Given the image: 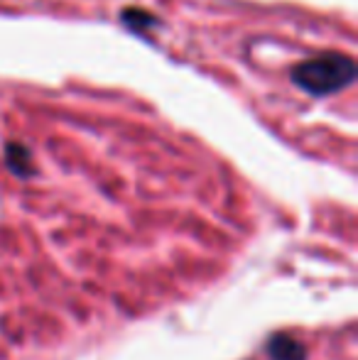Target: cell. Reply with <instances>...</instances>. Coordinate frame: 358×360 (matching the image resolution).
Wrapping results in <instances>:
<instances>
[{
	"label": "cell",
	"instance_id": "obj_4",
	"mask_svg": "<svg viewBox=\"0 0 358 360\" xmlns=\"http://www.w3.org/2000/svg\"><path fill=\"white\" fill-rule=\"evenodd\" d=\"M120 22L128 30H133V32L145 34L158 27L160 20H158V15L148 13V10H143V8H125L123 13H120Z\"/></svg>",
	"mask_w": 358,
	"mask_h": 360
},
{
	"label": "cell",
	"instance_id": "obj_1",
	"mask_svg": "<svg viewBox=\"0 0 358 360\" xmlns=\"http://www.w3.org/2000/svg\"><path fill=\"white\" fill-rule=\"evenodd\" d=\"M290 79L309 96H331L356 81V62L349 54L324 52L295 64Z\"/></svg>",
	"mask_w": 358,
	"mask_h": 360
},
{
	"label": "cell",
	"instance_id": "obj_2",
	"mask_svg": "<svg viewBox=\"0 0 358 360\" xmlns=\"http://www.w3.org/2000/svg\"><path fill=\"white\" fill-rule=\"evenodd\" d=\"M5 167L10 169V174L20 176V179H30V176L37 174L32 162V152L20 143L5 145Z\"/></svg>",
	"mask_w": 358,
	"mask_h": 360
},
{
	"label": "cell",
	"instance_id": "obj_3",
	"mask_svg": "<svg viewBox=\"0 0 358 360\" xmlns=\"http://www.w3.org/2000/svg\"><path fill=\"white\" fill-rule=\"evenodd\" d=\"M270 360H307V348L290 333H272L268 338Z\"/></svg>",
	"mask_w": 358,
	"mask_h": 360
}]
</instances>
